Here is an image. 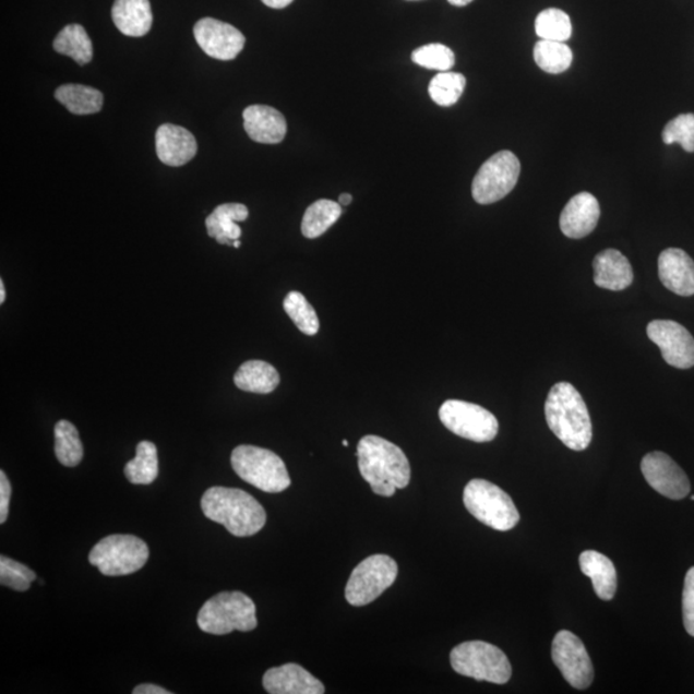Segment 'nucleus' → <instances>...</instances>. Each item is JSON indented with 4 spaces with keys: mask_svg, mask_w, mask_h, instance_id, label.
<instances>
[{
    "mask_svg": "<svg viewBox=\"0 0 694 694\" xmlns=\"http://www.w3.org/2000/svg\"><path fill=\"white\" fill-rule=\"evenodd\" d=\"M358 466L373 493L393 496L410 482V465L399 446L380 436L368 435L358 444Z\"/></svg>",
    "mask_w": 694,
    "mask_h": 694,
    "instance_id": "1",
    "label": "nucleus"
},
{
    "mask_svg": "<svg viewBox=\"0 0 694 694\" xmlns=\"http://www.w3.org/2000/svg\"><path fill=\"white\" fill-rule=\"evenodd\" d=\"M549 429L571 451L583 452L591 443V419L583 396L569 382L555 383L546 402Z\"/></svg>",
    "mask_w": 694,
    "mask_h": 694,
    "instance_id": "2",
    "label": "nucleus"
},
{
    "mask_svg": "<svg viewBox=\"0 0 694 694\" xmlns=\"http://www.w3.org/2000/svg\"><path fill=\"white\" fill-rule=\"evenodd\" d=\"M204 515L226 527L235 537H252L263 530L266 513L263 505L246 491L214 487L201 499Z\"/></svg>",
    "mask_w": 694,
    "mask_h": 694,
    "instance_id": "3",
    "label": "nucleus"
},
{
    "mask_svg": "<svg viewBox=\"0 0 694 694\" xmlns=\"http://www.w3.org/2000/svg\"><path fill=\"white\" fill-rule=\"evenodd\" d=\"M198 624L202 632L214 635L251 632L258 626L256 606L241 591H223L201 607Z\"/></svg>",
    "mask_w": 694,
    "mask_h": 694,
    "instance_id": "4",
    "label": "nucleus"
},
{
    "mask_svg": "<svg viewBox=\"0 0 694 694\" xmlns=\"http://www.w3.org/2000/svg\"><path fill=\"white\" fill-rule=\"evenodd\" d=\"M231 467L241 479L264 493H282L291 486L285 462L279 455L254 445L237 446L230 457Z\"/></svg>",
    "mask_w": 694,
    "mask_h": 694,
    "instance_id": "5",
    "label": "nucleus"
},
{
    "mask_svg": "<svg viewBox=\"0 0 694 694\" xmlns=\"http://www.w3.org/2000/svg\"><path fill=\"white\" fill-rule=\"evenodd\" d=\"M455 672L476 681L505 684L512 677L508 657L501 648L482 641L465 642L451 654Z\"/></svg>",
    "mask_w": 694,
    "mask_h": 694,
    "instance_id": "6",
    "label": "nucleus"
},
{
    "mask_svg": "<svg viewBox=\"0 0 694 694\" xmlns=\"http://www.w3.org/2000/svg\"><path fill=\"white\" fill-rule=\"evenodd\" d=\"M463 502L475 518L491 529L508 531L518 524L519 513L515 503L493 482L481 479L469 481Z\"/></svg>",
    "mask_w": 694,
    "mask_h": 694,
    "instance_id": "7",
    "label": "nucleus"
},
{
    "mask_svg": "<svg viewBox=\"0 0 694 694\" xmlns=\"http://www.w3.org/2000/svg\"><path fill=\"white\" fill-rule=\"evenodd\" d=\"M148 559V546L134 535H110L98 541L89 553V562L105 576L134 574Z\"/></svg>",
    "mask_w": 694,
    "mask_h": 694,
    "instance_id": "8",
    "label": "nucleus"
},
{
    "mask_svg": "<svg viewBox=\"0 0 694 694\" xmlns=\"http://www.w3.org/2000/svg\"><path fill=\"white\" fill-rule=\"evenodd\" d=\"M399 567L392 557L373 554L354 569L346 584V601L361 607L375 601L383 591L395 583Z\"/></svg>",
    "mask_w": 694,
    "mask_h": 694,
    "instance_id": "9",
    "label": "nucleus"
},
{
    "mask_svg": "<svg viewBox=\"0 0 694 694\" xmlns=\"http://www.w3.org/2000/svg\"><path fill=\"white\" fill-rule=\"evenodd\" d=\"M520 164L511 151L498 152L477 171L472 183V198L480 205L495 204L516 187Z\"/></svg>",
    "mask_w": 694,
    "mask_h": 694,
    "instance_id": "10",
    "label": "nucleus"
},
{
    "mask_svg": "<svg viewBox=\"0 0 694 694\" xmlns=\"http://www.w3.org/2000/svg\"><path fill=\"white\" fill-rule=\"evenodd\" d=\"M439 417L447 430L475 443H489L498 435L495 416L474 403L447 400L441 405Z\"/></svg>",
    "mask_w": 694,
    "mask_h": 694,
    "instance_id": "11",
    "label": "nucleus"
},
{
    "mask_svg": "<svg viewBox=\"0 0 694 694\" xmlns=\"http://www.w3.org/2000/svg\"><path fill=\"white\" fill-rule=\"evenodd\" d=\"M552 659L565 681L576 690H587L595 679V668L587 648L574 633H557L552 645Z\"/></svg>",
    "mask_w": 694,
    "mask_h": 694,
    "instance_id": "12",
    "label": "nucleus"
},
{
    "mask_svg": "<svg viewBox=\"0 0 694 694\" xmlns=\"http://www.w3.org/2000/svg\"><path fill=\"white\" fill-rule=\"evenodd\" d=\"M641 469L649 487L672 501H681L691 493L689 476L668 454L648 453L642 459Z\"/></svg>",
    "mask_w": 694,
    "mask_h": 694,
    "instance_id": "13",
    "label": "nucleus"
},
{
    "mask_svg": "<svg viewBox=\"0 0 694 694\" xmlns=\"http://www.w3.org/2000/svg\"><path fill=\"white\" fill-rule=\"evenodd\" d=\"M650 342L660 347L662 358L678 370L694 366V338L690 331L674 321H653L647 325Z\"/></svg>",
    "mask_w": 694,
    "mask_h": 694,
    "instance_id": "14",
    "label": "nucleus"
},
{
    "mask_svg": "<svg viewBox=\"0 0 694 694\" xmlns=\"http://www.w3.org/2000/svg\"><path fill=\"white\" fill-rule=\"evenodd\" d=\"M194 38L204 52L215 60L230 61L244 47V36L235 26L212 17L202 19L193 27Z\"/></svg>",
    "mask_w": 694,
    "mask_h": 694,
    "instance_id": "15",
    "label": "nucleus"
},
{
    "mask_svg": "<svg viewBox=\"0 0 694 694\" xmlns=\"http://www.w3.org/2000/svg\"><path fill=\"white\" fill-rule=\"evenodd\" d=\"M263 685L271 694H323V683L298 663H286L267 670Z\"/></svg>",
    "mask_w": 694,
    "mask_h": 694,
    "instance_id": "16",
    "label": "nucleus"
},
{
    "mask_svg": "<svg viewBox=\"0 0 694 694\" xmlns=\"http://www.w3.org/2000/svg\"><path fill=\"white\" fill-rule=\"evenodd\" d=\"M601 207L591 193L582 192L569 201L560 218L562 234L574 240L587 237L596 229Z\"/></svg>",
    "mask_w": 694,
    "mask_h": 694,
    "instance_id": "17",
    "label": "nucleus"
},
{
    "mask_svg": "<svg viewBox=\"0 0 694 694\" xmlns=\"http://www.w3.org/2000/svg\"><path fill=\"white\" fill-rule=\"evenodd\" d=\"M156 152L161 163L178 168L196 156L198 142L187 129L164 124L156 132Z\"/></svg>",
    "mask_w": 694,
    "mask_h": 694,
    "instance_id": "18",
    "label": "nucleus"
},
{
    "mask_svg": "<svg viewBox=\"0 0 694 694\" xmlns=\"http://www.w3.org/2000/svg\"><path fill=\"white\" fill-rule=\"evenodd\" d=\"M246 133L252 141L264 144H277L285 140L287 122L276 108L255 105L243 111Z\"/></svg>",
    "mask_w": 694,
    "mask_h": 694,
    "instance_id": "19",
    "label": "nucleus"
},
{
    "mask_svg": "<svg viewBox=\"0 0 694 694\" xmlns=\"http://www.w3.org/2000/svg\"><path fill=\"white\" fill-rule=\"evenodd\" d=\"M659 277L669 291L684 298L694 295V262L685 251H662L659 258Z\"/></svg>",
    "mask_w": 694,
    "mask_h": 694,
    "instance_id": "20",
    "label": "nucleus"
},
{
    "mask_svg": "<svg viewBox=\"0 0 694 694\" xmlns=\"http://www.w3.org/2000/svg\"><path fill=\"white\" fill-rule=\"evenodd\" d=\"M595 284L610 291H623L633 284L634 273L629 260L620 251L609 249L595 258Z\"/></svg>",
    "mask_w": 694,
    "mask_h": 694,
    "instance_id": "21",
    "label": "nucleus"
},
{
    "mask_svg": "<svg viewBox=\"0 0 694 694\" xmlns=\"http://www.w3.org/2000/svg\"><path fill=\"white\" fill-rule=\"evenodd\" d=\"M578 563L583 574L590 578L596 595L603 601H611L618 590V574L609 557L585 551L578 557Z\"/></svg>",
    "mask_w": 694,
    "mask_h": 694,
    "instance_id": "22",
    "label": "nucleus"
},
{
    "mask_svg": "<svg viewBox=\"0 0 694 694\" xmlns=\"http://www.w3.org/2000/svg\"><path fill=\"white\" fill-rule=\"evenodd\" d=\"M111 14L119 32L133 38L148 34L154 20L149 0H115Z\"/></svg>",
    "mask_w": 694,
    "mask_h": 694,
    "instance_id": "23",
    "label": "nucleus"
},
{
    "mask_svg": "<svg viewBox=\"0 0 694 694\" xmlns=\"http://www.w3.org/2000/svg\"><path fill=\"white\" fill-rule=\"evenodd\" d=\"M248 218L249 208L242 204L220 205L207 216V235L220 244L234 246V242L240 240L242 236L237 222H244Z\"/></svg>",
    "mask_w": 694,
    "mask_h": 694,
    "instance_id": "24",
    "label": "nucleus"
},
{
    "mask_svg": "<svg viewBox=\"0 0 694 694\" xmlns=\"http://www.w3.org/2000/svg\"><path fill=\"white\" fill-rule=\"evenodd\" d=\"M279 382L276 368L264 360L246 361L235 374V385L246 393L271 394Z\"/></svg>",
    "mask_w": 694,
    "mask_h": 694,
    "instance_id": "25",
    "label": "nucleus"
},
{
    "mask_svg": "<svg viewBox=\"0 0 694 694\" xmlns=\"http://www.w3.org/2000/svg\"><path fill=\"white\" fill-rule=\"evenodd\" d=\"M56 99L75 115H92L103 110L104 94L92 86L67 84L56 91Z\"/></svg>",
    "mask_w": 694,
    "mask_h": 694,
    "instance_id": "26",
    "label": "nucleus"
},
{
    "mask_svg": "<svg viewBox=\"0 0 694 694\" xmlns=\"http://www.w3.org/2000/svg\"><path fill=\"white\" fill-rule=\"evenodd\" d=\"M53 48L57 53L71 57L84 67L93 58L92 40L82 25H68L56 36Z\"/></svg>",
    "mask_w": 694,
    "mask_h": 694,
    "instance_id": "27",
    "label": "nucleus"
},
{
    "mask_svg": "<svg viewBox=\"0 0 694 694\" xmlns=\"http://www.w3.org/2000/svg\"><path fill=\"white\" fill-rule=\"evenodd\" d=\"M343 214L342 205L331 200H320L303 214L301 231L303 237L314 240L325 234Z\"/></svg>",
    "mask_w": 694,
    "mask_h": 694,
    "instance_id": "28",
    "label": "nucleus"
},
{
    "mask_svg": "<svg viewBox=\"0 0 694 694\" xmlns=\"http://www.w3.org/2000/svg\"><path fill=\"white\" fill-rule=\"evenodd\" d=\"M127 479L134 486H149L158 476L157 447L151 441H142L136 445V455L127 463Z\"/></svg>",
    "mask_w": 694,
    "mask_h": 694,
    "instance_id": "29",
    "label": "nucleus"
},
{
    "mask_svg": "<svg viewBox=\"0 0 694 694\" xmlns=\"http://www.w3.org/2000/svg\"><path fill=\"white\" fill-rule=\"evenodd\" d=\"M534 60L548 74H561L573 63L574 53L566 43L540 39L534 47Z\"/></svg>",
    "mask_w": 694,
    "mask_h": 694,
    "instance_id": "30",
    "label": "nucleus"
},
{
    "mask_svg": "<svg viewBox=\"0 0 694 694\" xmlns=\"http://www.w3.org/2000/svg\"><path fill=\"white\" fill-rule=\"evenodd\" d=\"M55 439V453L61 465L67 467L77 466L83 459L84 447L75 426L64 421V419L57 422Z\"/></svg>",
    "mask_w": 694,
    "mask_h": 694,
    "instance_id": "31",
    "label": "nucleus"
},
{
    "mask_svg": "<svg viewBox=\"0 0 694 694\" xmlns=\"http://www.w3.org/2000/svg\"><path fill=\"white\" fill-rule=\"evenodd\" d=\"M535 32L540 39L566 43L573 34V24L566 12L548 9L535 20Z\"/></svg>",
    "mask_w": 694,
    "mask_h": 694,
    "instance_id": "32",
    "label": "nucleus"
},
{
    "mask_svg": "<svg viewBox=\"0 0 694 694\" xmlns=\"http://www.w3.org/2000/svg\"><path fill=\"white\" fill-rule=\"evenodd\" d=\"M466 88V77L458 72H440L429 85L430 97L441 107H451L458 103Z\"/></svg>",
    "mask_w": 694,
    "mask_h": 694,
    "instance_id": "33",
    "label": "nucleus"
},
{
    "mask_svg": "<svg viewBox=\"0 0 694 694\" xmlns=\"http://www.w3.org/2000/svg\"><path fill=\"white\" fill-rule=\"evenodd\" d=\"M285 312L303 335L315 336L320 331V320L306 296L298 291L289 292L284 301Z\"/></svg>",
    "mask_w": 694,
    "mask_h": 694,
    "instance_id": "34",
    "label": "nucleus"
},
{
    "mask_svg": "<svg viewBox=\"0 0 694 694\" xmlns=\"http://www.w3.org/2000/svg\"><path fill=\"white\" fill-rule=\"evenodd\" d=\"M411 60L418 67L438 70L440 72L450 71L455 63V56L450 47L443 45H428L415 50Z\"/></svg>",
    "mask_w": 694,
    "mask_h": 694,
    "instance_id": "35",
    "label": "nucleus"
},
{
    "mask_svg": "<svg viewBox=\"0 0 694 694\" xmlns=\"http://www.w3.org/2000/svg\"><path fill=\"white\" fill-rule=\"evenodd\" d=\"M36 581V574L33 570L23 565L17 561L9 559V557H0V583L3 587H9L16 591H26L31 589V585Z\"/></svg>",
    "mask_w": 694,
    "mask_h": 694,
    "instance_id": "36",
    "label": "nucleus"
},
{
    "mask_svg": "<svg viewBox=\"0 0 694 694\" xmlns=\"http://www.w3.org/2000/svg\"><path fill=\"white\" fill-rule=\"evenodd\" d=\"M662 141L667 144L679 143L686 152H694V113L677 116L665 127Z\"/></svg>",
    "mask_w": 694,
    "mask_h": 694,
    "instance_id": "37",
    "label": "nucleus"
},
{
    "mask_svg": "<svg viewBox=\"0 0 694 694\" xmlns=\"http://www.w3.org/2000/svg\"><path fill=\"white\" fill-rule=\"evenodd\" d=\"M683 621L686 633L694 636V566L685 575L683 589Z\"/></svg>",
    "mask_w": 694,
    "mask_h": 694,
    "instance_id": "38",
    "label": "nucleus"
},
{
    "mask_svg": "<svg viewBox=\"0 0 694 694\" xmlns=\"http://www.w3.org/2000/svg\"><path fill=\"white\" fill-rule=\"evenodd\" d=\"M12 488L9 477L4 471H0V524H4L9 517Z\"/></svg>",
    "mask_w": 694,
    "mask_h": 694,
    "instance_id": "39",
    "label": "nucleus"
},
{
    "mask_svg": "<svg viewBox=\"0 0 694 694\" xmlns=\"http://www.w3.org/2000/svg\"><path fill=\"white\" fill-rule=\"evenodd\" d=\"M134 694H169L171 692L155 684H141L133 691Z\"/></svg>",
    "mask_w": 694,
    "mask_h": 694,
    "instance_id": "40",
    "label": "nucleus"
},
{
    "mask_svg": "<svg viewBox=\"0 0 694 694\" xmlns=\"http://www.w3.org/2000/svg\"><path fill=\"white\" fill-rule=\"evenodd\" d=\"M262 2L265 5L271 7V9L282 10L291 4L294 0H262Z\"/></svg>",
    "mask_w": 694,
    "mask_h": 694,
    "instance_id": "41",
    "label": "nucleus"
},
{
    "mask_svg": "<svg viewBox=\"0 0 694 694\" xmlns=\"http://www.w3.org/2000/svg\"><path fill=\"white\" fill-rule=\"evenodd\" d=\"M352 201V196L350 193H343L342 196L338 198V204L343 206L350 205Z\"/></svg>",
    "mask_w": 694,
    "mask_h": 694,
    "instance_id": "42",
    "label": "nucleus"
},
{
    "mask_svg": "<svg viewBox=\"0 0 694 694\" xmlns=\"http://www.w3.org/2000/svg\"><path fill=\"white\" fill-rule=\"evenodd\" d=\"M447 2H450L453 5L465 7L469 3H472L474 0H447Z\"/></svg>",
    "mask_w": 694,
    "mask_h": 694,
    "instance_id": "43",
    "label": "nucleus"
},
{
    "mask_svg": "<svg viewBox=\"0 0 694 694\" xmlns=\"http://www.w3.org/2000/svg\"><path fill=\"white\" fill-rule=\"evenodd\" d=\"M5 301V286L4 282L0 280V303H4Z\"/></svg>",
    "mask_w": 694,
    "mask_h": 694,
    "instance_id": "44",
    "label": "nucleus"
},
{
    "mask_svg": "<svg viewBox=\"0 0 694 694\" xmlns=\"http://www.w3.org/2000/svg\"><path fill=\"white\" fill-rule=\"evenodd\" d=\"M240 246H241L240 240H236V241L234 242V248H236V249H240Z\"/></svg>",
    "mask_w": 694,
    "mask_h": 694,
    "instance_id": "45",
    "label": "nucleus"
},
{
    "mask_svg": "<svg viewBox=\"0 0 694 694\" xmlns=\"http://www.w3.org/2000/svg\"><path fill=\"white\" fill-rule=\"evenodd\" d=\"M343 445H344V446H349V441L344 440V441H343Z\"/></svg>",
    "mask_w": 694,
    "mask_h": 694,
    "instance_id": "46",
    "label": "nucleus"
},
{
    "mask_svg": "<svg viewBox=\"0 0 694 694\" xmlns=\"http://www.w3.org/2000/svg\"><path fill=\"white\" fill-rule=\"evenodd\" d=\"M692 501H694V495L691 496Z\"/></svg>",
    "mask_w": 694,
    "mask_h": 694,
    "instance_id": "47",
    "label": "nucleus"
}]
</instances>
